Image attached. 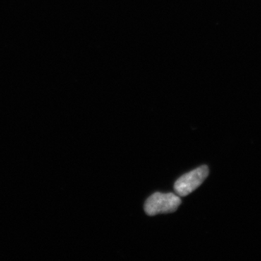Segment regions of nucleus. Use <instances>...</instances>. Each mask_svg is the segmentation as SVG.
<instances>
[{"label": "nucleus", "mask_w": 261, "mask_h": 261, "mask_svg": "<svg viewBox=\"0 0 261 261\" xmlns=\"http://www.w3.org/2000/svg\"><path fill=\"white\" fill-rule=\"evenodd\" d=\"M209 174L207 166H202L181 176L175 182L174 188L176 195L186 197L197 190L203 183Z\"/></svg>", "instance_id": "obj_2"}, {"label": "nucleus", "mask_w": 261, "mask_h": 261, "mask_svg": "<svg viewBox=\"0 0 261 261\" xmlns=\"http://www.w3.org/2000/svg\"><path fill=\"white\" fill-rule=\"evenodd\" d=\"M181 204V198L176 194L156 192L146 200L145 211L149 216L170 214L176 211Z\"/></svg>", "instance_id": "obj_1"}]
</instances>
